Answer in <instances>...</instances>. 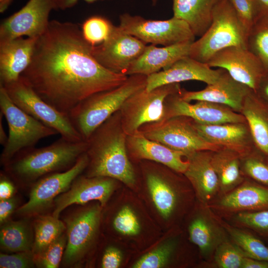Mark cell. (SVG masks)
<instances>
[{
    "label": "cell",
    "instance_id": "6da1fadb",
    "mask_svg": "<svg viewBox=\"0 0 268 268\" xmlns=\"http://www.w3.org/2000/svg\"><path fill=\"white\" fill-rule=\"evenodd\" d=\"M92 47L76 24L50 21L21 75L43 100L68 116L85 99L121 85L128 77L100 65Z\"/></svg>",
    "mask_w": 268,
    "mask_h": 268
},
{
    "label": "cell",
    "instance_id": "7a4b0ae2",
    "mask_svg": "<svg viewBox=\"0 0 268 268\" xmlns=\"http://www.w3.org/2000/svg\"><path fill=\"white\" fill-rule=\"evenodd\" d=\"M127 136L119 110L96 129L86 140L88 164L84 175L110 177L134 187L136 177L127 152Z\"/></svg>",
    "mask_w": 268,
    "mask_h": 268
},
{
    "label": "cell",
    "instance_id": "3957f363",
    "mask_svg": "<svg viewBox=\"0 0 268 268\" xmlns=\"http://www.w3.org/2000/svg\"><path fill=\"white\" fill-rule=\"evenodd\" d=\"M86 140L71 141L62 137L51 144L23 149L6 164L7 171L21 182H31L51 173L67 170L86 152Z\"/></svg>",
    "mask_w": 268,
    "mask_h": 268
},
{
    "label": "cell",
    "instance_id": "277c9868",
    "mask_svg": "<svg viewBox=\"0 0 268 268\" xmlns=\"http://www.w3.org/2000/svg\"><path fill=\"white\" fill-rule=\"evenodd\" d=\"M147 77L140 74L129 75L121 85L94 94L72 110L69 118L82 139L86 140L96 129L120 110L128 97L145 88Z\"/></svg>",
    "mask_w": 268,
    "mask_h": 268
},
{
    "label": "cell",
    "instance_id": "5b68a950",
    "mask_svg": "<svg viewBox=\"0 0 268 268\" xmlns=\"http://www.w3.org/2000/svg\"><path fill=\"white\" fill-rule=\"evenodd\" d=\"M248 33L229 0H220L213 9L210 26L192 43L189 56L206 63L217 52L226 48H247Z\"/></svg>",
    "mask_w": 268,
    "mask_h": 268
},
{
    "label": "cell",
    "instance_id": "8992f818",
    "mask_svg": "<svg viewBox=\"0 0 268 268\" xmlns=\"http://www.w3.org/2000/svg\"><path fill=\"white\" fill-rule=\"evenodd\" d=\"M151 167L144 174L154 206L164 219L177 222L194 206L197 199L194 190L186 178Z\"/></svg>",
    "mask_w": 268,
    "mask_h": 268
},
{
    "label": "cell",
    "instance_id": "52a82bcc",
    "mask_svg": "<svg viewBox=\"0 0 268 268\" xmlns=\"http://www.w3.org/2000/svg\"><path fill=\"white\" fill-rule=\"evenodd\" d=\"M0 108L8 126L7 140L0 156L2 164H7L20 151L34 147L41 139L58 134L16 105L2 85H0Z\"/></svg>",
    "mask_w": 268,
    "mask_h": 268
},
{
    "label": "cell",
    "instance_id": "ba28073f",
    "mask_svg": "<svg viewBox=\"0 0 268 268\" xmlns=\"http://www.w3.org/2000/svg\"><path fill=\"white\" fill-rule=\"evenodd\" d=\"M2 86L16 105L56 131L61 137L71 141L83 140L74 127L69 116L43 100L21 75L15 81Z\"/></svg>",
    "mask_w": 268,
    "mask_h": 268
},
{
    "label": "cell",
    "instance_id": "9c48e42d",
    "mask_svg": "<svg viewBox=\"0 0 268 268\" xmlns=\"http://www.w3.org/2000/svg\"><path fill=\"white\" fill-rule=\"evenodd\" d=\"M138 132L146 138L186 156L197 151H214L221 148L203 139L194 127V120L186 116L173 117L145 124Z\"/></svg>",
    "mask_w": 268,
    "mask_h": 268
},
{
    "label": "cell",
    "instance_id": "30bf717a",
    "mask_svg": "<svg viewBox=\"0 0 268 268\" xmlns=\"http://www.w3.org/2000/svg\"><path fill=\"white\" fill-rule=\"evenodd\" d=\"M180 89L179 83L168 84L150 91L142 88L128 97L119 110L122 128L126 134H133L142 125L161 120L165 98Z\"/></svg>",
    "mask_w": 268,
    "mask_h": 268
},
{
    "label": "cell",
    "instance_id": "8fae6325",
    "mask_svg": "<svg viewBox=\"0 0 268 268\" xmlns=\"http://www.w3.org/2000/svg\"><path fill=\"white\" fill-rule=\"evenodd\" d=\"M119 19V26L124 31L145 44L168 46L195 41L196 36L189 24L174 16L167 20H151L125 13Z\"/></svg>",
    "mask_w": 268,
    "mask_h": 268
},
{
    "label": "cell",
    "instance_id": "7c38bea8",
    "mask_svg": "<svg viewBox=\"0 0 268 268\" xmlns=\"http://www.w3.org/2000/svg\"><path fill=\"white\" fill-rule=\"evenodd\" d=\"M186 217L189 240L198 251L200 267L206 268L218 246L230 238L219 217L198 200Z\"/></svg>",
    "mask_w": 268,
    "mask_h": 268
},
{
    "label": "cell",
    "instance_id": "4fadbf2b",
    "mask_svg": "<svg viewBox=\"0 0 268 268\" xmlns=\"http://www.w3.org/2000/svg\"><path fill=\"white\" fill-rule=\"evenodd\" d=\"M88 164L86 152L69 169L47 175L37 180L31 189L28 201L16 210L19 215L31 217L48 208L54 200L67 191L74 180L85 170Z\"/></svg>",
    "mask_w": 268,
    "mask_h": 268
},
{
    "label": "cell",
    "instance_id": "5bb4252c",
    "mask_svg": "<svg viewBox=\"0 0 268 268\" xmlns=\"http://www.w3.org/2000/svg\"><path fill=\"white\" fill-rule=\"evenodd\" d=\"M101 206L98 203L65 219L67 241L63 262L66 266L77 265L93 244L99 229Z\"/></svg>",
    "mask_w": 268,
    "mask_h": 268
},
{
    "label": "cell",
    "instance_id": "9a60e30c",
    "mask_svg": "<svg viewBox=\"0 0 268 268\" xmlns=\"http://www.w3.org/2000/svg\"><path fill=\"white\" fill-rule=\"evenodd\" d=\"M146 44L113 25L107 39L100 44L92 46V54L104 67L126 75L132 64L144 52Z\"/></svg>",
    "mask_w": 268,
    "mask_h": 268
},
{
    "label": "cell",
    "instance_id": "2e32d148",
    "mask_svg": "<svg viewBox=\"0 0 268 268\" xmlns=\"http://www.w3.org/2000/svg\"><path fill=\"white\" fill-rule=\"evenodd\" d=\"M52 9V0H29L19 10L2 21L0 42L23 36L39 38L48 28Z\"/></svg>",
    "mask_w": 268,
    "mask_h": 268
},
{
    "label": "cell",
    "instance_id": "e0dca14e",
    "mask_svg": "<svg viewBox=\"0 0 268 268\" xmlns=\"http://www.w3.org/2000/svg\"><path fill=\"white\" fill-rule=\"evenodd\" d=\"M180 91L165 98L162 120L182 116L205 125L246 122L242 114L222 104L206 101H197L195 104H191L181 98Z\"/></svg>",
    "mask_w": 268,
    "mask_h": 268
},
{
    "label": "cell",
    "instance_id": "ac0fdd59",
    "mask_svg": "<svg viewBox=\"0 0 268 268\" xmlns=\"http://www.w3.org/2000/svg\"><path fill=\"white\" fill-rule=\"evenodd\" d=\"M225 70L236 81L256 92L265 69L259 59L247 48L232 46L214 55L206 63Z\"/></svg>",
    "mask_w": 268,
    "mask_h": 268
},
{
    "label": "cell",
    "instance_id": "d6986e66",
    "mask_svg": "<svg viewBox=\"0 0 268 268\" xmlns=\"http://www.w3.org/2000/svg\"><path fill=\"white\" fill-rule=\"evenodd\" d=\"M220 217L268 209V187L245 179L237 187L207 205Z\"/></svg>",
    "mask_w": 268,
    "mask_h": 268
},
{
    "label": "cell",
    "instance_id": "ffe728a7",
    "mask_svg": "<svg viewBox=\"0 0 268 268\" xmlns=\"http://www.w3.org/2000/svg\"><path fill=\"white\" fill-rule=\"evenodd\" d=\"M117 181L107 177H89L80 175L67 191L54 200L52 215L59 218L61 212L69 205H82L92 201H98L104 206L115 189Z\"/></svg>",
    "mask_w": 268,
    "mask_h": 268
},
{
    "label": "cell",
    "instance_id": "44dd1931",
    "mask_svg": "<svg viewBox=\"0 0 268 268\" xmlns=\"http://www.w3.org/2000/svg\"><path fill=\"white\" fill-rule=\"evenodd\" d=\"M252 90L247 85L235 80L223 69L217 80L207 85L205 88L197 91H189L181 88L180 95L187 102L206 101L225 105L236 112H241L244 101Z\"/></svg>",
    "mask_w": 268,
    "mask_h": 268
},
{
    "label": "cell",
    "instance_id": "7402d4cb",
    "mask_svg": "<svg viewBox=\"0 0 268 268\" xmlns=\"http://www.w3.org/2000/svg\"><path fill=\"white\" fill-rule=\"evenodd\" d=\"M223 70L213 69L207 64L188 56L178 60L166 69L148 75L145 89L150 91L163 85L188 80H198L210 84L217 80Z\"/></svg>",
    "mask_w": 268,
    "mask_h": 268
},
{
    "label": "cell",
    "instance_id": "603a6c76",
    "mask_svg": "<svg viewBox=\"0 0 268 268\" xmlns=\"http://www.w3.org/2000/svg\"><path fill=\"white\" fill-rule=\"evenodd\" d=\"M126 147L129 158L151 161L180 174H184L189 165L185 153L149 139L138 131L127 136Z\"/></svg>",
    "mask_w": 268,
    "mask_h": 268
},
{
    "label": "cell",
    "instance_id": "cb8c5ba5",
    "mask_svg": "<svg viewBox=\"0 0 268 268\" xmlns=\"http://www.w3.org/2000/svg\"><path fill=\"white\" fill-rule=\"evenodd\" d=\"M212 151L195 152L186 156L189 165L184 175L195 192L196 199L208 205L219 196V184L211 161Z\"/></svg>",
    "mask_w": 268,
    "mask_h": 268
},
{
    "label": "cell",
    "instance_id": "d4e9b609",
    "mask_svg": "<svg viewBox=\"0 0 268 268\" xmlns=\"http://www.w3.org/2000/svg\"><path fill=\"white\" fill-rule=\"evenodd\" d=\"M37 39L21 37L0 42V85L19 78L31 62Z\"/></svg>",
    "mask_w": 268,
    "mask_h": 268
},
{
    "label": "cell",
    "instance_id": "484cf974",
    "mask_svg": "<svg viewBox=\"0 0 268 268\" xmlns=\"http://www.w3.org/2000/svg\"><path fill=\"white\" fill-rule=\"evenodd\" d=\"M193 42L187 41L161 48L153 44L146 46L142 54L130 66L126 75L148 76L166 69L178 60L189 56Z\"/></svg>",
    "mask_w": 268,
    "mask_h": 268
},
{
    "label": "cell",
    "instance_id": "4316f807",
    "mask_svg": "<svg viewBox=\"0 0 268 268\" xmlns=\"http://www.w3.org/2000/svg\"><path fill=\"white\" fill-rule=\"evenodd\" d=\"M246 123L205 125L194 121V125L206 141L219 147L224 146L243 156L248 154L247 146L251 135Z\"/></svg>",
    "mask_w": 268,
    "mask_h": 268
},
{
    "label": "cell",
    "instance_id": "83f0119b",
    "mask_svg": "<svg viewBox=\"0 0 268 268\" xmlns=\"http://www.w3.org/2000/svg\"><path fill=\"white\" fill-rule=\"evenodd\" d=\"M220 0H172L173 16L186 21L196 36L210 26L214 7Z\"/></svg>",
    "mask_w": 268,
    "mask_h": 268
},
{
    "label": "cell",
    "instance_id": "f1b7e54d",
    "mask_svg": "<svg viewBox=\"0 0 268 268\" xmlns=\"http://www.w3.org/2000/svg\"><path fill=\"white\" fill-rule=\"evenodd\" d=\"M241 158L238 153L225 148L212 152L211 161L219 184V197L231 191L245 180Z\"/></svg>",
    "mask_w": 268,
    "mask_h": 268
},
{
    "label": "cell",
    "instance_id": "f546056e",
    "mask_svg": "<svg viewBox=\"0 0 268 268\" xmlns=\"http://www.w3.org/2000/svg\"><path fill=\"white\" fill-rule=\"evenodd\" d=\"M251 136L259 150L268 157V116L252 90L247 96L241 111Z\"/></svg>",
    "mask_w": 268,
    "mask_h": 268
},
{
    "label": "cell",
    "instance_id": "4dcf8cb0",
    "mask_svg": "<svg viewBox=\"0 0 268 268\" xmlns=\"http://www.w3.org/2000/svg\"><path fill=\"white\" fill-rule=\"evenodd\" d=\"M0 244L1 249L10 252L32 250L34 236L26 220H8L1 225Z\"/></svg>",
    "mask_w": 268,
    "mask_h": 268
},
{
    "label": "cell",
    "instance_id": "1f68e13d",
    "mask_svg": "<svg viewBox=\"0 0 268 268\" xmlns=\"http://www.w3.org/2000/svg\"><path fill=\"white\" fill-rule=\"evenodd\" d=\"M219 217L231 240L247 257L268 262V247L261 238L250 230L233 226Z\"/></svg>",
    "mask_w": 268,
    "mask_h": 268
},
{
    "label": "cell",
    "instance_id": "d6a6232c",
    "mask_svg": "<svg viewBox=\"0 0 268 268\" xmlns=\"http://www.w3.org/2000/svg\"><path fill=\"white\" fill-rule=\"evenodd\" d=\"M66 229V225L54 216H40L34 223L32 251L35 259Z\"/></svg>",
    "mask_w": 268,
    "mask_h": 268
},
{
    "label": "cell",
    "instance_id": "836d02e7",
    "mask_svg": "<svg viewBox=\"0 0 268 268\" xmlns=\"http://www.w3.org/2000/svg\"><path fill=\"white\" fill-rule=\"evenodd\" d=\"M177 235L170 238L162 245L157 247L138 259L133 266L134 268H163L177 256L179 257L180 238Z\"/></svg>",
    "mask_w": 268,
    "mask_h": 268
},
{
    "label": "cell",
    "instance_id": "e575fe53",
    "mask_svg": "<svg viewBox=\"0 0 268 268\" xmlns=\"http://www.w3.org/2000/svg\"><path fill=\"white\" fill-rule=\"evenodd\" d=\"M221 218L233 226L249 230L268 241V209L239 212Z\"/></svg>",
    "mask_w": 268,
    "mask_h": 268
},
{
    "label": "cell",
    "instance_id": "d590c367",
    "mask_svg": "<svg viewBox=\"0 0 268 268\" xmlns=\"http://www.w3.org/2000/svg\"><path fill=\"white\" fill-rule=\"evenodd\" d=\"M245 257L243 251L230 239L218 246L206 268H242Z\"/></svg>",
    "mask_w": 268,
    "mask_h": 268
},
{
    "label": "cell",
    "instance_id": "8d00e7d4",
    "mask_svg": "<svg viewBox=\"0 0 268 268\" xmlns=\"http://www.w3.org/2000/svg\"><path fill=\"white\" fill-rule=\"evenodd\" d=\"M247 48L259 59L265 70H268V22L264 18L260 21L258 19L250 29Z\"/></svg>",
    "mask_w": 268,
    "mask_h": 268
},
{
    "label": "cell",
    "instance_id": "74e56055",
    "mask_svg": "<svg viewBox=\"0 0 268 268\" xmlns=\"http://www.w3.org/2000/svg\"><path fill=\"white\" fill-rule=\"evenodd\" d=\"M113 24L105 18L96 16L89 17L81 28L84 39L92 46L100 44L109 36Z\"/></svg>",
    "mask_w": 268,
    "mask_h": 268
},
{
    "label": "cell",
    "instance_id": "f35d334b",
    "mask_svg": "<svg viewBox=\"0 0 268 268\" xmlns=\"http://www.w3.org/2000/svg\"><path fill=\"white\" fill-rule=\"evenodd\" d=\"M241 166L245 178L268 187V163L248 154L241 157Z\"/></svg>",
    "mask_w": 268,
    "mask_h": 268
},
{
    "label": "cell",
    "instance_id": "ab89813d",
    "mask_svg": "<svg viewBox=\"0 0 268 268\" xmlns=\"http://www.w3.org/2000/svg\"><path fill=\"white\" fill-rule=\"evenodd\" d=\"M112 225L118 233L128 236L138 234L141 229L135 211L128 205L124 206L118 211L113 218Z\"/></svg>",
    "mask_w": 268,
    "mask_h": 268
},
{
    "label": "cell",
    "instance_id": "60d3db41",
    "mask_svg": "<svg viewBox=\"0 0 268 268\" xmlns=\"http://www.w3.org/2000/svg\"><path fill=\"white\" fill-rule=\"evenodd\" d=\"M67 241V234L62 233L35 259L36 265L43 268H58L63 258Z\"/></svg>",
    "mask_w": 268,
    "mask_h": 268
},
{
    "label": "cell",
    "instance_id": "b9f144b4",
    "mask_svg": "<svg viewBox=\"0 0 268 268\" xmlns=\"http://www.w3.org/2000/svg\"><path fill=\"white\" fill-rule=\"evenodd\" d=\"M238 16L249 31L264 12L258 0H229Z\"/></svg>",
    "mask_w": 268,
    "mask_h": 268
},
{
    "label": "cell",
    "instance_id": "7bdbcfd3",
    "mask_svg": "<svg viewBox=\"0 0 268 268\" xmlns=\"http://www.w3.org/2000/svg\"><path fill=\"white\" fill-rule=\"evenodd\" d=\"M36 265L35 258L32 250L16 252L7 255L0 254L1 268H29Z\"/></svg>",
    "mask_w": 268,
    "mask_h": 268
},
{
    "label": "cell",
    "instance_id": "ee69618b",
    "mask_svg": "<svg viewBox=\"0 0 268 268\" xmlns=\"http://www.w3.org/2000/svg\"><path fill=\"white\" fill-rule=\"evenodd\" d=\"M122 254L117 248L111 246L105 251L101 262L102 268H118L121 264Z\"/></svg>",
    "mask_w": 268,
    "mask_h": 268
},
{
    "label": "cell",
    "instance_id": "f6af8a7d",
    "mask_svg": "<svg viewBox=\"0 0 268 268\" xmlns=\"http://www.w3.org/2000/svg\"><path fill=\"white\" fill-rule=\"evenodd\" d=\"M18 200L12 197L0 201V223L3 224L8 220L17 207Z\"/></svg>",
    "mask_w": 268,
    "mask_h": 268
},
{
    "label": "cell",
    "instance_id": "bcb514c9",
    "mask_svg": "<svg viewBox=\"0 0 268 268\" xmlns=\"http://www.w3.org/2000/svg\"><path fill=\"white\" fill-rule=\"evenodd\" d=\"M15 188L12 183L6 177L2 175L0 181V200L12 197Z\"/></svg>",
    "mask_w": 268,
    "mask_h": 268
},
{
    "label": "cell",
    "instance_id": "7dc6e473",
    "mask_svg": "<svg viewBox=\"0 0 268 268\" xmlns=\"http://www.w3.org/2000/svg\"><path fill=\"white\" fill-rule=\"evenodd\" d=\"M79 0H52L54 9L65 10L74 6ZM88 3H92L102 0H83Z\"/></svg>",
    "mask_w": 268,
    "mask_h": 268
},
{
    "label": "cell",
    "instance_id": "c3c4849f",
    "mask_svg": "<svg viewBox=\"0 0 268 268\" xmlns=\"http://www.w3.org/2000/svg\"><path fill=\"white\" fill-rule=\"evenodd\" d=\"M242 268H268V262L245 257Z\"/></svg>",
    "mask_w": 268,
    "mask_h": 268
},
{
    "label": "cell",
    "instance_id": "681fc988",
    "mask_svg": "<svg viewBox=\"0 0 268 268\" xmlns=\"http://www.w3.org/2000/svg\"><path fill=\"white\" fill-rule=\"evenodd\" d=\"M2 114L0 112V143L3 146L6 142L8 136L6 135L2 125Z\"/></svg>",
    "mask_w": 268,
    "mask_h": 268
},
{
    "label": "cell",
    "instance_id": "f907efd6",
    "mask_svg": "<svg viewBox=\"0 0 268 268\" xmlns=\"http://www.w3.org/2000/svg\"><path fill=\"white\" fill-rule=\"evenodd\" d=\"M11 0H0V11L3 12L8 6Z\"/></svg>",
    "mask_w": 268,
    "mask_h": 268
},
{
    "label": "cell",
    "instance_id": "816d5d0a",
    "mask_svg": "<svg viewBox=\"0 0 268 268\" xmlns=\"http://www.w3.org/2000/svg\"><path fill=\"white\" fill-rule=\"evenodd\" d=\"M261 3L264 11H268V0H258Z\"/></svg>",
    "mask_w": 268,
    "mask_h": 268
},
{
    "label": "cell",
    "instance_id": "f5cc1de1",
    "mask_svg": "<svg viewBox=\"0 0 268 268\" xmlns=\"http://www.w3.org/2000/svg\"><path fill=\"white\" fill-rule=\"evenodd\" d=\"M264 92L266 96L268 98V83L264 87Z\"/></svg>",
    "mask_w": 268,
    "mask_h": 268
},
{
    "label": "cell",
    "instance_id": "db71d44e",
    "mask_svg": "<svg viewBox=\"0 0 268 268\" xmlns=\"http://www.w3.org/2000/svg\"><path fill=\"white\" fill-rule=\"evenodd\" d=\"M152 1V4L153 5H155L158 1V0H151Z\"/></svg>",
    "mask_w": 268,
    "mask_h": 268
}]
</instances>
